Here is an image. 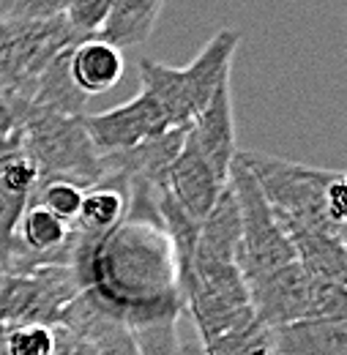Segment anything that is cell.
I'll return each instance as SVG.
<instances>
[{
    "label": "cell",
    "mask_w": 347,
    "mask_h": 355,
    "mask_svg": "<svg viewBox=\"0 0 347 355\" xmlns=\"http://www.w3.org/2000/svg\"><path fill=\"white\" fill-rule=\"evenodd\" d=\"M255 175L285 232H320L345 238L347 178L342 170H320L268 153H238Z\"/></svg>",
    "instance_id": "cell-1"
},
{
    "label": "cell",
    "mask_w": 347,
    "mask_h": 355,
    "mask_svg": "<svg viewBox=\"0 0 347 355\" xmlns=\"http://www.w3.org/2000/svg\"><path fill=\"white\" fill-rule=\"evenodd\" d=\"M241 44V33L232 28L219 31L211 36L197 58L183 66L173 69L153 58H139V80L142 90H148L173 126H189L192 118L208 104L219 83L232 74V58Z\"/></svg>",
    "instance_id": "cell-2"
},
{
    "label": "cell",
    "mask_w": 347,
    "mask_h": 355,
    "mask_svg": "<svg viewBox=\"0 0 347 355\" xmlns=\"http://www.w3.org/2000/svg\"><path fill=\"white\" fill-rule=\"evenodd\" d=\"M25 156L42 180H71L83 189L99 186L101 153L93 148L83 115L31 112L22 123Z\"/></svg>",
    "instance_id": "cell-3"
},
{
    "label": "cell",
    "mask_w": 347,
    "mask_h": 355,
    "mask_svg": "<svg viewBox=\"0 0 347 355\" xmlns=\"http://www.w3.org/2000/svg\"><path fill=\"white\" fill-rule=\"evenodd\" d=\"M227 186L232 189V197L238 202V216H241L238 268H241L246 284L273 268L293 263L296 260L293 241L285 232V227L279 224L276 214L271 211L257 180L249 173V167L241 162L238 153L230 164Z\"/></svg>",
    "instance_id": "cell-4"
},
{
    "label": "cell",
    "mask_w": 347,
    "mask_h": 355,
    "mask_svg": "<svg viewBox=\"0 0 347 355\" xmlns=\"http://www.w3.org/2000/svg\"><path fill=\"white\" fill-rule=\"evenodd\" d=\"M77 293L80 282L71 266H39L19 273H6L0 282V322L58 325Z\"/></svg>",
    "instance_id": "cell-5"
},
{
    "label": "cell",
    "mask_w": 347,
    "mask_h": 355,
    "mask_svg": "<svg viewBox=\"0 0 347 355\" xmlns=\"http://www.w3.org/2000/svg\"><path fill=\"white\" fill-rule=\"evenodd\" d=\"M83 123H85V132L93 148L101 156L126 150L145 139H153L170 129H178L170 123V118L164 115V110L148 90H139L134 98L112 107V110L83 115Z\"/></svg>",
    "instance_id": "cell-6"
},
{
    "label": "cell",
    "mask_w": 347,
    "mask_h": 355,
    "mask_svg": "<svg viewBox=\"0 0 347 355\" xmlns=\"http://www.w3.org/2000/svg\"><path fill=\"white\" fill-rule=\"evenodd\" d=\"M246 287L255 317L268 328H282L309 314V276L298 260L262 273Z\"/></svg>",
    "instance_id": "cell-7"
},
{
    "label": "cell",
    "mask_w": 347,
    "mask_h": 355,
    "mask_svg": "<svg viewBox=\"0 0 347 355\" xmlns=\"http://www.w3.org/2000/svg\"><path fill=\"white\" fill-rule=\"evenodd\" d=\"M227 186V180L214 173V167L205 162V156L200 153V148L194 145L189 126L183 134V142L175 153L173 164H170V173H167V189L178 200V205L194 216L197 222H203L211 208L217 205L221 189Z\"/></svg>",
    "instance_id": "cell-8"
},
{
    "label": "cell",
    "mask_w": 347,
    "mask_h": 355,
    "mask_svg": "<svg viewBox=\"0 0 347 355\" xmlns=\"http://www.w3.org/2000/svg\"><path fill=\"white\" fill-rule=\"evenodd\" d=\"M189 134L205 162L214 167L221 180H227L230 164L238 153L235 148V112H232V74H227L208 104L192 118Z\"/></svg>",
    "instance_id": "cell-9"
},
{
    "label": "cell",
    "mask_w": 347,
    "mask_h": 355,
    "mask_svg": "<svg viewBox=\"0 0 347 355\" xmlns=\"http://www.w3.org/2000/svg\"><path fill=\"white\" fill-rule=\"evenodd\" d=\"M238 246H241V216L232 189L224 186L211 214L200 222L194 254L186 270H208V268L238 266ZM183 279V276H180Z\"/></svg>",
    "instance_id": "cell-10"
},
{
    "label": "cell",
    "mask_w": 347,
    "mask_h": 355,
    "mask_svg": "<svg viewBox=\"0 0 347 355\" xmlns=\"http://www.w3.org/2000/svg\"><path fill=\"white\" fill-rule=\"evenodd\" d=\"M279 355H347V317H304L273 328Z\"/></svg>",
    "instance_id": "cell-11"
},
{
    "label": "cell",
    "mask_w": 347,
    "mask_h": 355,
    "mask_svg": "<svg viewBox=\"0 0 347 355\" xmlns=\"http://www.w3.org/2000/svg\"><path fill=\"white\" fill-rule=\"evenodd\" d=\"M69 71H71L74 85L83 90L87 98L107 93L124 80V71H126L124 49L107 44L101 39H83L71 46Z\"/></svg>",
    "instance_id": "cell-12"
},
{
    "label": "cell",
    "mask_w": 347,
    "mask_h": 355,
    "mask_svg": "<svg viewBox=\"0 0 347 355\" xmlns=\"http://www.w3.org/2000/svg\"><path fill=\"white\" fill-rule=\"evenodd\" d=\"M126 219V194L118 186H90L83 194V208L71 224L74 246H96Z\"/></svg>",
    "instance_id": "cell-13"
},
{
    "label": "cell",
    "mask_w": 347,
    "mask_h": 355,
    "mask_svg": "<svg viewBox=\"0 0 347 355\" xmlns=\"http://www.w3.org/2000/svg\"><path fill=\"white\" fill-rule=\"evenodd\" d=\"M69 55L71 46L58 52L44 71L33 83L31 93V107L33 112H58V115H85L87 96L74 85L71 71H69Z\"/></svg>",
    "instance_id": "cell-14"
},
{
    "label": "cell",
    "mask_w": 347,
    "mask_h": 355,
    "mask_svg": "<svg viewBox=\"0 0 347 355\" xmlns=\"http://www.w3.org/2000/svg\"><path fill=\"white\" fill-rule=\"evenodd\" d=\"M36 183H39V175L28 156L17 159L0 173V260H6V254L14 246L17 224L33 200Z\"/></svg>",
    "instance_id": "cell-15"
},
{
    "label": "cell",
    "mask_w": 347,
    "mask_h": 355,
    "mask_svg": "<svg viewBox=\"0 0 347 355\" xmlns=\"http://www.w3.org/2000/svg\"><path fill=\"white\" fill-rule=\"evenodd\" d=\"M162 8H164V0H115L96 39L118 49L142 46L151 39Z\"/></svg>",
    "instance_id": "cell-16"
},
{
    "label": "cell",
    "mask_w": 347,
    "mask_h": 355,
    "mask_svg": "<svg viewBox=\"0 0 347 355\" xmlns=\"http://www.w3.org/2000/svg\"><path fill=\"white\" fill-rule=\"evenodd\" d=\"M296 260L309 279H337L347 282L345 238H331L320 232H290Z\"/></svg>",
    "instance_id": "cell-17"
},
{
    "label": "cell",
    "mask_w": 347,
    "mask_h": 355,
    "mask_svg": "<svg viewBox=\"0 0 347 355\" xmlns=\"http://www.w3.org/2000/svg\"><path fill=\"white\" fill-rule=\"evenodd\" d=\"M205 355H279L273 342V328L262 325L260 320H249L246 325L203 345Z\"/></svg>",
    "instance_id": "cell-18"
},
{
    "label": "cell",
    "mask_w": 347,
    "mask_h": 355,
    "mask_svg": "<svg viewBox=\"0 0 347 355\" xmlns=\"http://www.w3.org/2000/svg\"><path fill=\"white\" fill-rule=\"evenodd\" d=\"M58 347V325L22 322L6 325L3 355H52Z\"/></svg>",
    "instance_id": "cell-19"
},
{
    "label": "cell",
    "mask_w": 347,
    "mask_h": 355,
    "mask_svg": "<svg viewBox=\"0 0 347 355\" xmlns=\"http://www.w3.org/2000/svg\"><path fill=\"white\" fill-rule=\"evenodd\" d=\"M83 194H85V189L71 180H42V183H36V191H33L36 202L66 224L77 222L80 208H83Z\"/></svg>",
    "instance_id": "cell-20"
},
{
    "label": "cell",
    "mask_w": 347,
    "mask_h": 355,
    "mask_svg": "<svg viewBox=\"0 0 347 355\" xmlns=\"http://www.w3.org/2000/svg\"><path fill=\"white\" fill-rule=\"evenodd\" d=\"M115 0H66L63 3V19L69 22V28L77 33V39H96L101 25L110 17Z\"/></svg>",
    "instance_id": "cell-21"
},
{
    "label": "cell",
    "mask_w": 347,
    "mask_h": 355,
    "mask_svg": "<svg viewBox=\"0 0 347 355\" xmlns=\"http://www.w3.org/2000/svg\"><path fill=\"white\" fill-rule=\"evenodd\" d=\"M31 112H33V107L25 98H19L8 85L0 83V137L19 132Z\"/></svg>",
    "instance_id": "cell-22"
},
{
    "label": "cell",
    "mask_w": 347,
    "mask_h": 355,
    "mask_svg": "<svg viewBox=\"0 0 347 355\" xmlns=\"http://www.w3.org/2000/svg\"><path fill=\"white\" fill-rule=\"evenodd\" d=\"M71 345H74L71 334H69L63 325H58V347H55L52 355H71Z\"/></svg>",
    "instance_id": "cell-23"
},
{
    "label": "cell",
    "mask_w": 347,
    "mask_h": 355,
    "mask_svg": "<svg viewBox=\"0 0 347 355\" xmlns=\"http://www.w3.org/2000/svg\"><path fill=\"white\" fill-rule=\"evenodd\" d=\"M180 355H205V350L197 336H186V339H180Z\"/></svg>",
    "instance_id": "cell-24"
},
{
    "label": "cell",
    "mask_w": 347,
    "mask_h": 355,
    "mask_svg": "<svg viewBox=\"0 0 347 355\" xmlns=\"http://www.w3.org/2000/svg\"><path fill=\"white\" fill-rule=\"evenodd\" d=\"M8 6H11V0H0V17L8 14Z\"/></svg>",
    "instance_id": "cell-25"
},
{
    "label": "cell",
    "mask_w": 347,
    "mask_h": 355,
    "mask_svg": "<svg viewBox=\"0 0 347 355\" xmlns=\"http://www.w3.org/2000/svg\"><path fill=\"white\" fill-rule=\"evenodd\" d=\"M3 276H6V268H3V260H0V282H3Z\"/></svg>",
    "instance_id": "cell-26"
}]
</instances>
